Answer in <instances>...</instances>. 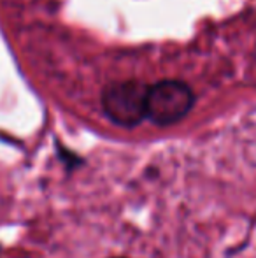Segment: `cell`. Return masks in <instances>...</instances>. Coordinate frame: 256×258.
<instances>
[{"label": "cell", "instance_id": "7a4b0ae2", "mask_svg": "<svg viewBox=\"0 0 256 258\" xmlns=\"http://www.w3.org/2000/svg\"><path fill=\"white\" fill-rule=\"evenodd\" d=\"M147 86L140 81H121L107 86L102 93V107L107 118L120 126H137L146 118Z\"/></svg>", "mask_w": 256, "mask_h": 258}, {"label": "cell", "instance_id": "6da1fadb", "mask_svg": "<svg viewBox=\"0 0 256 258\" xmlns=\"http://www.w3.org/2000/svg\"><path fill=\"white\" fill-rule=\"evenodd\" d=\"M195 93L186 83L165 79L153 86H147L146 118L154 125L167 126L178 123L192 111Z\"/></svg>", "mask_w": 256, "mask_h": 258}]
</instances>
